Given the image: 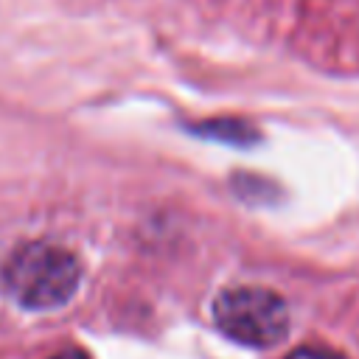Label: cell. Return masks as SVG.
<instances>
[{"instance_id": "6da1fadb", "label": "cell", "mask_w": 359, "mask_h": 359, "mask_svg": "<svg viewBox=\"0 0 359 359\" xmlns=\"http://www.w3.org/2000/svg\"><path fill=\"white\" fill-rule=\"evenodd\" d=\"M79 258L53 241H25L0 266L6 294L22 309L48 311L67 303L79 289Z\"/></svg>"}, {"instance_id": "277c9868", "label": "cell", "mask_w": 359, "mask_h": 359, "mask_svg": "<svg viewBox=\"0 0 359 359\" xmlns=\"http://www.w3.org/2000/svg\"><path fill=\"white\" fill-rule=\"evenodd\" d=\"M50 359H90L84 351H79V348H67V351H59V353H53Z\"/></svg>"}, {"instance_id": "3957f363", "label": "cell", "mask_w": 359, "mask_h": 359, "mask_svg": "<svg viewBox=\"0 0 359 359\" xmlns=\"http://www.w3.org/2000/svg\"><path fill=\"white\" fill-rule=\"evenodd\" d=\"M286 359H345V356L334 348H325V345H300Z\"/></svg>"}, {"instance_id": "7a4b0ae2", "label": "cell", "mask_w": 359, "mask_h": 359, "mask_svg": "<svg viewBox=\"0 0 359 359\" xmlns=\"http://www.w3.org/2000/svg\"><path fill=\"white\" fill-rule=\"evenodd\" d=\"M216 328L250 348H269L286 337L289 309L280 294L264 286H230L213 300Z\"/></svg>"}]
</instances>
